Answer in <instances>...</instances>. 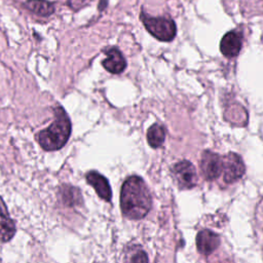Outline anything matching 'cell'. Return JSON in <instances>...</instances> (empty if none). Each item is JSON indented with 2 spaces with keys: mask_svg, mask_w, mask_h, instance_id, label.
<instances>
[{
  "mask_svg": "<svg viewBox=\"0 0 263 263\" xmlns=\"http://www.w3.org/2000/svg\"><path fill=\"white\" fill-rule=\"evenodd\" d=\"M152 198L144 180L139 176L128 177L121 187L120 208L128 219H142L150 211Z\"/></svg>",
  "mask_w": 263,
  "mask_h": 263,
  "instance_id": "obj_1",
  "label": "cell"
},
{
  "mask_svg": "<svg viewBox=\"0 0 263 263\" xmlns=\"http://www.w3.org/2000/svg\"><path fill=\"white\" fill-rule=\"evenodd\" d=\"M71 135V121L62 106L54 108V120L45 129L36 134V141L45 151L59 150L65 146Z\"/></svg>",
  "mask_w": 263,
  "mask_h": 263,
  "instance_id": "obj_2",
  "label": "cell"
},
{
  "mask_svg": "<svg viewBox=\"0 0 263 263\" xmlns=\"http://www.w3.org/2000/svg\"><path fill=\"white\" fill-rule=\"evenodd\" d=\"M146 30L156 39L160 41H171L175 38L177 28L175 22L170 17H154L150 16L144 11L140 15Z\"/></svg>",
  "mask_w": 263,
  "mask_h": 263,
  "instance_id": "obj_3",
  "label": "cell"
},
{
  "mask_svg": "<svg viewBox=\"0 0 263 263\" xmlns=\"http://www.w3.org/2000/svg\"><path fill=\"white\" fill-rule=\"evenodd\" d=\"M172 176L181 189H190L195 186L197 181L194 165L188 160H181L172 167Z\"/></svg>",
  "mask_w": 263,
  "mask_h": 263,
  "instance_id": "obj_4",
  "label": "cell"
},
{
  "mask_svg": "<svg viewBox=\"0 0 263 263\" xmlns=\"http://www.w3.org/2000/svg\"><path fill=\"white\" fill-rule=\"evenodd\" d=\"M222 174L225 183H233L240 179L245 174V164L238 154L230 152L222 157Z\"/></svg>",
  "mask_w": 263,
  "mask_h": 263,
  "instance_id": "obj_5",
  "label": "cell"
},
{
  "mask_svg": "<svg viewBox=\"0 0 263 263\" xmlns=\"http://www.w3.org/2000/svg\"><path fill=\"white\" fill-rule=\"evenodd\" d=\"M199 164L203 177L209 181H213L219 178L222 174V157L217 153L212 151H204L201 155Z\"/></svg>",
  "mask_w": 263,
  "mask_h": 263,
  "instance_id": "obj_6",
  "label": "cell"
},
{
  "mask_svg": "<svg viewBox=\"0 0 263 263\" xmlns=\"http://www.w3.org/2000/svg\"><path fill=\"white\" fill-rule=\"evenodd\" d=\"M106 58L103 60V67L112 74H119L126 68V61L121 51L116 47L108 48L106 51Z\"/></svg>",
  "mask_w": 263,
  "mask_h": 263,
  "instance_id": "obj_7",
  "label": "cell"
},
{
  "mask_svg": "<svg viewBox=\"0 0 263 263\" xmlns=\"http://www.w3.org/2000/svg\"><path fill=\"white\" fill-rule=\"evenodd\" d=\"M85 179H86V182L90 186H92L97 194L102 199H104L105 201L111 200V197H112L111 187L109 185L108 180L103 175H101L96 171H90L85 175Z\"/></svg>",
  "mask_w": 263,
  "mask_h": 263,
  "instance_id": "obj_8",
  "label": "cell"
},
{
  "mask_svg": "<svg viewBox=\"0 0 263 263\" xmlns=\"http://www.w3.org/2000/svg\"><path fill=\"white\" fill-rule=\"evenodd\" d=\"M241 44V34L235 31H230L223 36L220 42V50L223 55L227 58H234L239 53Z\"/></svg>",
  "mask_w": 263,
  "mask_h": 263,
  "instance_id": "obj_9",
  "label": "cell"
},
{
  "mask_svg": "<svg viewBox=\"0 0 263 263\" xmlns=\"http://www.w3.org/2000/svg\"><path fill=\"white\" fill-rule=\"evenodd\" d=\"M220 245V237L215 232L203 229L197 233L196 236V247L200 254L210 255L212 254Z\"/></svg>",
  "mask_w": 263,
  "mask_h": 263,
  "instance_id": "obj_10",
  "label": "cell"
},
{
  "mask_svg": "<svg viewBox=\"0 0 263 263\" xmlns=\"http://www.w3.org/2000/svg\"><path fill=\"white\" fill-rule=\"evenodd\" d=\"M15 234V225L9 216L6 204L0 196V241L6 242Z\"/></svg>",
  "mask_w": 263,
  "mask_h": 263,
  "instance_id": "obj_11",
  "label": "cell"
},
{
  "mask_svg": "<svg viewBox=\"0 0 263 263\" xmlns=\"http://www.w3.org/2000/svg\"><path fill=\"white\" fill-rule=\"evenodd\" d=\"M59 197L61 202L67 206H75L80 204L82 201V196L79 189L70 185H63L60 188Z\"/></svg>",
  "mask_w": 263,
  "mask_h": 263,
  "instance_id": "obj_12",
  "label": "cell"
},
{
  "mask_svg": "<svg viewBox=\"0 0 263 263\" xmlns=\"http://www.w3.org/2000/svg\"><path fill=\"white\" fill-rule=\"evenodd\" d=\"M24 6L34 14L44 17L51 15L55 10L53 3L47 0H28L25 2Z\"/></svg>",
  "mask_w": 263,
  "mask_h": 263,
  "instance_id": "obj_13",
  "label": "cell"
},
{
  "mask_svg": "<svg viewBox=\"0 0 263 263\" xmlns=\"http://www.w3.org/2000/svg\"><path fill=\"white\" fill-rule=\"evenodd\" d=\"M165 139V130L158 123L152 124L147 132V141L152 148H158L162 145Z\"/></svg>",
  "mask_w": 263,
  "mask_h": 263,
  "instance_id": "obj_14",
  "label": "cell"
},
{
  "mask_svg": "<svg viewBox=\"0 0 263 263\" xmlns=\"http://www.w3.org/2000/svg\"><path fill=\"white\" fill-rule=\"evenodd\" d=\"M123 263H148V257L139 246H129L125 251Z\"/></svg>",
  "mask_w": 263,
  "mask_h": 263,
  "instance_id": "obj_15",
  "label": "cell"
},
{
  "mask_svg": "<svg viewBox=\"0 0 263 263\" xmlns=\"http://www.w3.org/2000/svg\"><path fill=\"white\" fill-rule=\"evenodd\" d=\"M84 1L85 0H69L68 4L72 9H79L83 5Z\"/></svg>",
  "mask_w": 263,
  "mask_h": 263,
  "instance_id": "obj_16",
  "label": "cell"
}]
</instances>
